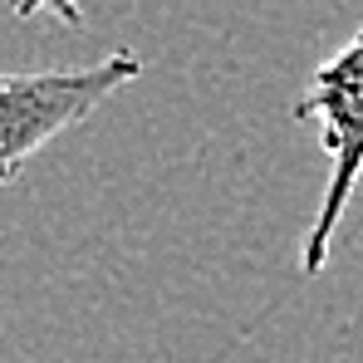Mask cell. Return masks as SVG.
<instances>
[{
	"label": "cell",
	"mask_w": 363,
	"mask_h": 363,
	"mask_svg": "<svg viewBox=\"0 0 363 363\" xmlns=\"http://www.w3.org/2000/svg\"><path fill=\"white\" fill-rule=\"evenodd\" d=\"M143 74V60L133 50H113L84 69H25L0 74V186L20 177V167L84 123L104 99H113L123 84Z\"/></svg>",
	"instance_id": "cell-2"
},
{
	"label": "cell",
	"mask_w": 363,
	"mask_h": 363,
	"mask_svg": "<svg viewBox=\"0 0 363 363\" xmlns=\"http://www.w3.org/2000/svg\"><path fill=\"white\" fill-rule=\"evenodd\" d=\"M10 10L20 15V20H30V15H50V20H60V25H84V0H10Z\"/></svg>",
	"instance_id": "cell-3"
},
{
	"label": "cell",
	"mask_w": 363,
	"mask_h": 363,
	"mask_svg": "<svg viewBox=\"0 0 363 363\" xmlns=\"http://www.w3.org/2000/svg\"><path fill=\"white\" fill-rule=\"evenodd\" d=\"M295 118L319 128V147L329 157V182H324L314 226L300 250V275L314 280L329 265L339 221H344L354 186L363 177V25L349 35L344 50H334L309 74V89L295 99Z\"/></svg>",
	"instance_id": "cell-1"
}]
</instances>
